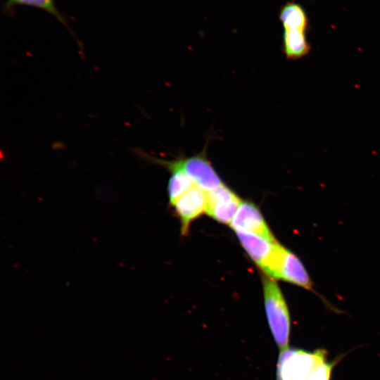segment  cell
Returning <instances> with one entry per match:
<instances>
[{
  "instance_id": "1",
  "label": "cell",
  "mask_w": 380,
  "mask_h": 380,
  "mask_svg": "<svg viewBox=\"0 0 380 380\" xmlns=\"http://www.w3.org/2000/svg\"><path fill=\"white\" fill-rule=\"evenodd\" d=\"M133 151L140 158L160 165L170 172L183 171L194 181L195 185L206 192L223 184L220 176L207 159L205 150L198 155L189 158L179 156L177 159L169 161L152 156L140 148H134Z\"/></svg>"
},
{
  "instance_id": "2",
  "label": "cell",
  "mask_w": 380,
  "mask_h": 380,
  "mask_svg": "<svg viewBox=\"0 0 380 380\" xmlns=\"http://www.w3.org/2000/svg\"><path fill=\"white\" fill-rule=\"evenodd\" d=\"M266 317L272 335L279 350L289 348L291 320L288 306L282 292L270 277L262 279Z\"/></svg>"
},
{
  "instance_id": "3",
  "label": "cell",
  "mask_w": 380,
  "mask_h": 380,
  "mask_svg": "<svg viewBox=\"0 0 380 380\" xmlns=\"http://www.w3.org/2000/svg\"><path fill=\"white\" fill-rule=\"evenodd\" d=\"M327 352H312L287 348L280 350L277 364L276 380H305L319 365L327 360Z\"/></svg>"
},
{
  "instance_id": "4",
  "label": "cell",
  "mask_w": 380,
  "mask_h": 380,
  "mask_svg": "<svg viewBox=\"0 0 380 380\" xmlns=\"http://www.w3.org/2000/svg\"><path fill=\"white\" fill-rule=\"evenodd\" d=\"M235 232L248 256L265 273L281 244L275 239H269L250 232L236 229Z\"/></svg>"
},
{
  "instance_id": "5",
  "label": "cell",
  "mask_w": 380,
  "mask_h": 380,
  "mask_svg": "<svg viewBox=\"0 0 380 380\" xmlns=\"http://www.w3.org/2000/svg\"><path fill=\"white\" fill-rule=\"evenodd\" d=\"M270 278L281 279L306 289H311L312 282L299 258L281 246L274 262Z\"/></svg>"
},
{
  "instance_id": "6",
  "label": "cell",
  "mask_w": 380,
  "mask_h": 380,
  "mask_svg": "<svg viewBox=\"0 0 380 380\" xmlns=\"http://www.w3.org/2000/svg\"><path fill=\"white\" fill-rule=\"evenodd\" d=\"M205 213L216 221L230 224L241 203L239 196L222 184L219 187L206 192Z\"/></svg>"
},
{
  "instance_id": "7",
  "label": "cell",
  "mask_w": 380,
  "mask_h": 380,
  "mask_svg": "<svg viewBox=\"0 0 380 380\" xmlns=\"http://www.w3.org/2000/svg\"><path fill=\"white\" fill-rule=\"evenodd\" d=\"M206 191L196 185L176 201L172 206L181 222L182 234H186L191 222L206 211Z\"/></svg>"
},
{
  "instance_id": "8",
  "label": "cell",
  "mask_w": 380,
  "mask_h": 380,
  "mask_svg": "<svg viewBox=\"0 0 380 380\" xmlns=\"http://www.w3.org/2000/svg\"><path fill=\"white\" fill-rule=\"evenodd\" d=\"M229 224L234 230L240 229L275 239L258 208L250 202H241Z\"/></svg>"
},
{
  "instance_id": "9",
  "label": "cell",
  "mask_w": 380,
  "mask_h": 380,
  "mask_svg": "<svg viewBox=\"0 0 380 380\" xmlns=\"http://www.w3.org/2000/svg\"><path fill=\"white\" fill-rule=\"evenodd\" d=\"M279 18L284 30L305 32L309 30L310 21L305 10L294 1H289L282 6Z\"/></svg>"
},
{
  "instance_id": "10",
  "label": "cell",
  "mask_w": 380,
  "mask_h": 380,
  "mask_svg": "<svg viewBox=\"0 0 380 380\" xmlns=\"http://www.w3.org/2000/svg\"><path fill=\"white\" fill-rule=\"evenodd\" d=\"M305 31L284 30L282 51L290 60L301 58L309 53L310 45Z\"/></svg>"
},
{
  "instance_id": "11",
  "label": "cell",
  "mask_w": 380,
  "mask_h": 380,
  "mask_svg": "<svg viewBox=\"0 0 380 380\" xmlns=\"http://www.w3.org/2000/svg\"><path fill=\"white\" fill-rule=\"evenodd\" d=\"M168 182V196L170 205H173L176 201L193 186L194 181L183 171L175 170Z\"/></svg>"
},
{
  "instance_id": "12",
  "label": "cell",
  "mask_w": 380,
  "mask_h": 380,
  "mask_svg": "<svg viewBox=\"0 0 380 380\" xmlns=\"http://www.w3.org/2000/svg\"><path fill=\"white\" fill-rule=\"evenodd\" d=\"M15 6H30L42 9L53 15L64 26L68 27L62 14L57 10L54 0H7L5 8L10 9Z\"/></svg>"
},
{
  "instance_id": "13",
  "label": "cell",
  "mask_w": 380,
  "mask_h": 380,
  "mask_svg": "<svg viewBox=\"0 0 380 380\" xmlns=\"http://www.w3.org/2000/svg\"><path fill=\"white\" fill-rule=\"evenodd\" d=\"M334 364L327 360L317 366L305 380H330Z\"/></svg>"
}]
</instances>
